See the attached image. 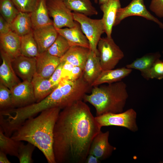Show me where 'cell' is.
Here are the masks:
<instances>
[{"label":"cell","instance_id":"cell-1","mask_svg":"<svg viewBox=\"0 0 163 163\" xmlns=\"http://www.w3.org/2000/svg\"><path fill=\"white\" fill-rule=\"evenodd\" d=\"M101 128L82 101L62 109L54 130L56 163H85L92 141Z\"/></svg>","mask_w":163,"mask_h":163},{"label":"cell","instance_id":"cell-2","mask_svg":"<svg viewBox=\"0 0 163 163\" xmlns=\"http://www.w3.org/2000/svg\"><path fill=\"white\" fill-rule=\"evenodd\" d=\"M61 109L58 107L43 111L37 116L26 120L11 137L30 143L43 153L49 163H56L53 149L54 130Z\"/></svg>","mask_w":163,"mask_h":163},{"label":"cell","instance_id":"cell-3","mask_svg":"<svg viewBox=\"0 0 163 163\" xmlns=\"http://www.w3.org/2000/svg\"><path fill=\"white\" fill-rule=\"evenodd\" d=\"M126 83L122 81L93 87L90 94H86L84 101L92 105L96 116L108 113L123 112L128 97Z\"/></svg>","mask_w":163,"mask_h":163},{"label":"cell","instance_id":"cell-4","mask_svg":"<svg viewBox=\"0 0 163 163\" xmlns=\"http://www.w3.org/2000/svg\"><path fill=\"white\" fill-rule=\"evenodd\" d=\"M58 85L65 108L84 100L91 87L84 80L83 77L75 80L62 78Z\"/></svg>","mask_w":163,"mask_h":163},{"label":"cell","instance_id":"cell-5","mask_svg":"<svg viewBox=\"0 0 163 163\" xmlns=\"http://www.w3.org/2000/svg\"><path fill=\"white\" fill-rule=\"evenodd\" d=\"M72 14L74 21L80 24L83 33L88 41L90 49L99 56L97 44L101 35L105 33L102 19H92L83 14L75 12Z\"/></svg>","mask_w":163,"mask_h":163},{"label":"cell","instance_id":"cell-6","mask_svg":"<svg viewBox=\"0 0 163 163\" xmlns=\"http://www.w3.org/2000/svg\"><path fill=\"white\" fill-rule=\"evenodd\" d=\"M97 49L102 70L114 69L124 56L123 52L111 38H101Z\"/></svg>","mask_w":163,"mask_h":163},{"label":"cell","instance_id":"cell-7","mask_svg":"<svg viewBox=\"0 0 163 163\" xmlns=\"http://www.w3.org/2000/svg\"><path fill=\"white\" fill-rule=\"evenodd\" d=\"M136 113L132 108L118 113H108L96 116L95 119L102 127L116 126L125 127L135 132L138 130L136 123Z\"/></svg>","mask_w":163,"mask_h":163},{"label":"cell","instance_id":"cell-8","mask_svg":"<svg viewBox=\"0 0 163 163\" xmlns=\"http://www.w3.org/2000/svg\"><path fill=\"white\" fill-rule=\"evenodd\" d=\"M46 5L50 16L53 19V25L56 28L75 26L72 12L66 5L64 0H46Z\"/></svg>","mask_w":163,"mask_h":163},{"label":"cell","instance_id":"cell-9","mask_svg":"<svg viewBox=\"0 0 163 163\" xmlns=\"http://www.w3.org/2000/svg\"><path fill=\"white\" fill-rule=\"evenodd\" d=\"M133 16H140L152 21L163 29V23L147 10L144 4V0H132L126 6L118 9L117 13L114 26L119 24L126 18Z\"/></svg>","mask_w":163,"mask_h":163},{"label":"cell","instance_id":"cell-10","mask_svg":"<svg viewBox=\"0 0 163 163\" xmlns=\"http://www.w3.org/2000/svg\"><path fill=\"white\" fill-rule=\"evenodd\" d=\"M10 90L13 108L24 107L36 102L31 82L23 81Z\"/></svg>","mask_w":163,"mask_h":163},{"label":"cell","instance_id":"cell-11","mask_svg":"<svg viewBox=\"0 0 163 163\" xmlns=\"http://www.w3.org/2000/svg\"><path fill=\"white\" fill-rule=\"evenodd\" d=\"M109 131L103 132L101 131L93 139L88 154L94 155L101 161L109 157L116 148L109 143Z\"/></svg>","mask_w":163,"mask_h":163},{"label":"cell","instance_id":"cell-12","mask_svg":"<svg viewBox=\"0 0 163 163\" xmlns=\"http://www.w3.org/2000/svg\"><path fill=\"white\" fill-rule=\"evenodd\" d=\"M16 74L23 81L31 82L36 73V59L20 55L12 60Z\"/></svg>","mask_w":163,"mask_h":163},{"label":"cell","instance_id":"cell-13","mask_svg":"<svg viewBox=\"0 0 163 163\" xmlns=\"http://www.w3.org/2000/svg\"><path fill=\"white\" fill-rule=\"evenodd\" d=\"M33 32L40 54L47 51L59 34L53 24L34 29Z\"/></svg>","mask_w":163,"mask_h":163},{"label":"cell","instance_id":"cell-14","mask_svg":"<svg viewBox=\"0 0 163 163\" xmlns=\"http://www.w3.org/2000/svg\"><path fill=\"white\" fill-rule=\"evenodd\" d=\"M2 63L0 66V82L11 89L20 82L12 65V59L0 49Z\"/></svg>","mask_w":163,"mask_h":163},{"label":"cell","instance_id":"cell-15","mask_svg":"<svg viewBox=\"0 0 163 163\" xmlns=\"http://www.w3.org/2000/svg\"><path fill=\"white\" fill-rule=\"evenodd\" d=\"M36 58V73L46 78H50L60 63V58L51 55L47 51Z\"/></svg>","mask_w":163,"mask_h":163},{"label":"cell","instance_id":"cell-16","mask_svg":"<svg viewBox=\"0 0 163 163\" xmlns=\"http://www.w3.org/2000/svg\"><path fill=\"white\" fill-rule=\"evenodd\" d=\"M121 8L120 0H111L101 5L100 8L103 13L101 19L104 26L105 33L107 37L111 38L112 28L117 11Z\"/></svg>","mask_w":163,"mask_h":163},{"label":"cell","instance_id":"cell-17","mask_svg":"<svg viewBox=\"0 0 163 163\" xmlns=\"http://www.w3.org/2000/svg\"><path fill=\"white\" fill-rule=\"evenodd\" d=\"M76 22L73 27L56 28V30L59 34L67 40L71 46H79L90 49L88 41L83 34L80 24Z\"/></svg>","mask_w":163,"mask_h":163},{"label":"cell","instance_id":"cell-18","mask_svg":"<svg viewBox=\"0 0 163 163\" xmlns=\"http://www.w3.org/2000/svg\"><path fill=\"white\" fill-rule=\"evenodd\" d=\"M90 49L79 46H71L66 53L60 58V62H67L84 70Z\"/></svg>","mask_w":163,"mask_h":163},{"label":"cell","instance_id":"cell-19","mask_svg":"<svg viewBox=\"0 0 163 163\" xmlns=\"http://www.w3.org/2000/svg\"><path fill=\"white\" fill-rule=\"evenodd\" d=\"M132 69L126 67L102 70L91 85V87L105 83L111 84L120 81L132 72Z\"/></svg>","mask_w":163,"mask_h":163},{"label":"cell","instance_id":"cell-20","mask_svg":"<svg viewBox=\"0 0 163 163\" xmlns=\"http://www.w3.org/2000/svg\"><path fill=\"white\" fill-rule=\"evenodd\" d=\"M0 49L7 54L12 60L21 55V37L11 30L0 35Z\"/></svg>","mask_w":163,"mask_h":163},{"label":"cell","instance_id":"cell-21","mask_svg":"<svg viewBox=\"0 0 163 163\" xmlns=\"http://www.w3.org/2000/svg\"><path fill=\"white\" fill-rule=\"evenodd\" d=\"M102 71L99 56L90 49L83 70L84 80L91 86Z\"/></svg>","mask_w":163,"mask_h":163},{"label":"cell","instance_id":"cell-22","mask_svg":"<svg viewBox=\"0 0 163 163\" xmlns=\"http://www.w3.org/2000/svg\"><path fill=\"white\" fill-rule=\"evenodd\" d=\"M33 30L53 24L50 18L46 5V0H38L33 11L30 13Z\"/></svg>","mask_w":163,"mask_h":163},{"label":"cell","instance_id":"cell-23","mask_svg":"<svg viewBox=\"0 0 163 163\" xmlns=\"http://www.w3.org/2000/svg\"><path fill=\"white\" fill-rule=\"evenodd\" d=\"M36 102H39L50 94L57 87L54 86L49 79L36 73L31 82Z\"/></svg>","mask_w":163,"mask_h":163},{"label":"cell","instance_id":"cell-24","mask_svg":"<svg viewBox=\"0 0 163 163\" xmlns=\"http://www.w3.org/2000/svg\"><path fill=\"white\" fill-rule=\"evenodd\" d=\"M11 30L21 37L33 30L30 14L19 11L10 24Z\"/></svg>","mask_w":163,"mask_h":163},{"label":"cell","instance_id":"cell-25","mask_svg":"<svg viewBox=\"0 0 163 163\" xmlns=\"http://www.w3.org/2000/svg\"><path fill=\"white\" fill-rule=\"evenodd\" d=\"M67 7L71 11L87 16L97 15L98 12L90 0H64Z\"/></svg>","mask_w":163,"mask_h":163},{"label":"cell","instance_id":"cell-26","mask_svg":"<svg viewBox=\"0 0 163 163\" xmlns=\"http://www.w3.org/2000/svg\"><path fill=\"white\" fill-rule=\"evenodd\" d=\"M20 53L29 57H37L40 54L37 43L33 31L21 37Z\"/></svg>","mask_w":163,"mask_h":163},{"label":"cell","instance_id":"cell-27","mask_svg":"<svg viewBox=\"0 0 163 163\" xmlns=\"http://www.w3.org/2000/svg\"><path fill=\"white\" fill-rule=\"evenodd\" d=\"M161 57V54L158 52L148 53L136 59L126 67L143 72L149 68L157 60L160 59Z\"/></svg>","mask_w":163,"mask_h":163},{"label":"cell","instance_id":"cell-28","mask_svg":"<svg viewBox=\"0 0 163 163\" xmlns=\"http://www.w3.org/2000/svg\"><path fill=\"white\" fill-rule=\"evenodd\" d=\"M21 142L15 140L5 135L0 128V151L7 155L17 157Z\"/></svg>","mask_w":163,"mask_h":163},{"label":"cell","instance_id":"cell-29","mask_svg":"<svg viewBox=\"0 0 163 163\" xmlns=\"http://www.w3.org/2000/svg\"><path fill=\"white\" fill-rule=\"evenodd\" d=\"M71 47L67 40L62 36L59 34L57 38L47 50L53 56L62 57Z\"/></svg>","mask_w":163,"mask_h":163},{"label":"cell","instance_id":"cell-30","mask_svg":"<svg viewBox=\"0 0 163 163\" xmlns=\"http://www.w3.org/2000/svg\"><path fill=\"white\" fill-rule=\"evenodd\" d=\"M1 15L11 24L18 13L12 0H0Z\"/></svg>","mask_w":163,"mask_h":163},{"label":"cell","instance_id":"cell-31","mask_svg":"<svg viewBox=\"0 0 163 163\" xmlns=\"http://www.w3.org/2000/svg\"><path fill=\"white\" fill-rule=\"evenodd\" d=\"M141 75L146 80L163 78V61L158 59L148 69L141 72Z\"/></svg>","mask_w":163,"mask_h":163},{"label":"cell","instance_id":"cell-32","mask_svg":"<svg viewBox=\"0 0 163 163\" xmlns=\"http://www.w3.org/2000/svg\"><path fill=\"white\" fill-rule=\"evenodd\" d=\"M13 108L11 91L0 82V111Z\"/></svg>","mask_w":163,"mask_h":163},{"label":"cell","instance_id":"cell-33","mask_svg":"<svg viewBox=\"0 0 163 163\" xmlns=\"http://www.w3.org/2000/svg\"><path fill=\"white\" fill-rule=\"evenodd\" d=\"M36 147L32 144L28 142L24 144L21 142L18 150L17 157L20 163H32L33 153Z\"/></svg>","mask_w":163,"mask_h":163},{"label":"cell","instance_id":"cell-34","mask_svg":"<svg viewBox=\"0 0 163 163\" xmlns=\"http://www.w3.org/2000/svg\"><path fill=\"white\" fill-rule=\"evenodd\" d=\"M19 11L30 13L35 8L38 0H12Z\"/></svg>","mask_w":163,"mask_h":163},{"label":"cell","instance_id":"cell-35","mask_svg":"<svg viewBox=\"0 0 163 163\" xmlns=\"http://www.w3.org/2000/svg\"><path fill=\"white\" fill-rule=\"evenodd\" d=\"M149 8L157 17L163 18V0H152Z\"/></svg>","mask_w":163,"mask_h":163},{"label":"cell","instance_id":"cell-36","mask_svg":"<svg viewBox=\"0 0 163 163\" xmlns=\"http://www.w3.org/2000/svg\"><path fill=\"white\" fill-rule=\"evenodd\" d=\"M64 62H60L49 78L52 84L55 87L57 86L62 79V69Z\"/></svg>","mask_w":163,"mask_h":163},{"label":"cell","instance_id":"cell-37","mask_svg":"<svg viewBox=\"0 0 163 163\" xmlns=\"http://www.w3.org/2000/svg\"><path fill=\"white\" fill-rule=\"evenodd\" d=\"M83 69L81 67L74 66L70 74L66 78L71 80H75L83 77Z\"/></svg>","mask_w":163,"mask_h":163},{"label":"cell","instance_id":"cell-38","mask_svg":"<svg viewBox=\"0 0 163 163\" xmlns=\"http://www.w3.org/2000/svg\"><path fill=\"white\" fill-rule=\"evenodd\" d=\"M11 31L10 24L0 15V35L6 34Z\"/></svg>","mask_w":163,"mask_h":163},{"label":"cell","instance_id":"cell-39","mask_svg":"<svg viewBox=\"0 0 163 163\" xmlns=\"http://www.w3.org/2000/svg\"><path fill=\"white\" fill-rule=\"evenodd\" d=\"M64 62L62 69V78H67L74 66L69 62Z\"/></svg>","mask_w":163,"mask_h":163},{"label":"cell","instance_id":"cell-40","mask_svg":"<svg viewBox=\"0 0 163 163\" xmlns=\"http://www.w3.org/2000/svg\"><path fill=\"white\" fill-rule=\"evenodd\" d=\"M101 161L94 155L88 154L85 160V163H100Z\"/></svg>","mask_w":163,"mask_h":163},{"label":"cell","instance_id":"cell-41","mask_svg":"<svg viewBox=\"0 0 163 163\" xmlns=\"http://www.w3.org/2000/svg\"><path fill=\"white\" fill-rule=\"evenodd\" d=\"M7 154L0 151V163H10L11 162L8 159L7 156Z\"/></svg>","mask_w":163,"mask_h":163},{"label":"cell","instance_id":"cell-42","mask_svg":"<svg viewBox=\"0 0 163 163\" xmlns=\"http://www.w3.org/2000/svg\"><path fill=\"white\" fill-rule=\"evenodd\" d=\"M111 0H98L99 4L101 5Z\"/></svg>","mask_w":163,"mask_h":163},{"label":"cell","instance_id":"cell-43","mask_svg":"<svg viewBox=\"0 0 163 163\" xmlns=\"http://www.w3.org/2000/svg\"><path fill=\"white\" fill-rule=\"evenodd\" d=\"M95 3H97L98 2V0H94Z\"/></svg>","mask_w":163,"mask_h":163},{"label":"cell","instance_id":"cell-44","mask_svg":"<svg viewBox=\"0 0 163 163\" xmlns=\"http://www.w3.org/2000/svg\"><path fill=\"white\" fill-rule=\"evenodd\" d=\"M70 0V1H73V0Z\"/></svg>","mask_w":163,"mask_h":163},{"label":"cell","instance_id":"cell-45","mask_svg":"<svg viewBox=\"0 0 163 163\" xmlns=\"http://www.w3.org/2000/svg\"><path fill=\"white\" fill-rule=\"evenodd\" d=\"M162 53H163V52H162Z\"/></svg>","mask_w":163,"mask_h":163}]
</instances>
